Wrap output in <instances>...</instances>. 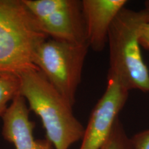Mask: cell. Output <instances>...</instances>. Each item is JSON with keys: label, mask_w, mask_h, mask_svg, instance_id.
<instances>
[{"label": "cell", "mask_w": 149, "mask_h": 149, "mask_svg": "<svg viewBox=\"0 0 149 149\" xmlns=\"http://www.w3.org/2000/svg\"><path fill=\"white\" fill-rule=\"evenodd\" d=\"M130 149H149V129L139 132L130 138Z\"/></svg>", "instance_id": "11"}, {"label": "cell", "mask_w": 149, "mask_h": 149, "mask_svg": "<svg viewBox=\"0 0 149 149\" xmlns=\"http://www.w3.org/2000/svg\"><path fill=\"white\" fill-rule=\"evenodd\" d=\"M101 149H130V138L126 135L120 117L115 122L109 139Z\"/></svg>", "instance_id": "10"}, {"label": "cell", "mask_w": 149, "mask_h": 149, "mask_svg": "<svg viewBox=\"0 0 149 149\" xmlns=\"http://www.w3.org/2000/svg\"><path fill=\"white\" fill-rule=\"evenodd\" d=\"M145 8L149 11V1H146L144 3Z\"/></svg>", "instance_id": "13"}, {"label": "cell", "mask_w": 149, "mask_h": 149, "mask_svg": "<svg viewBox=\"0 0 149 149\" xmlns=\"http://www.w3.org/2000/svg\"><path fill=\"white\" fill-rule=\"evenodd\" d=\"M126 0H82L87 42L97 53L103 51L108 44L109 30Z\"/></svg>", "instance_id": "7"}, {"label": "cell", "mask_w": 149, "mask_h": 149, "mask_svg": "<svg viewBox=\"0 0 149 149\" xmlns=\"http://www.w3.org/2000/svg\"><path fill=\"white\" fill-rule=\"evenodd\" d=\"M46 39L22 0H0V75L37 68L33 55Z\"/></svg>", "instance_id": "3"}, {"label": "cell", "mask_w": 149, "mask_h": 149, "mask_svg": "<svg viewBox=\"0 0 149 149\" xmlns=\"http://www.w3.org/2000/svg\"><path fill=\"white\" fill-rule=\"evenodd\" d=\"M89 48L88 43L49 38L41 43L33 55L34 66L72 107Z\"/></svg>", "instance_id": "4"}, {"label": "cell", "mask_w": 149, "mask_h": 149, "mask_svg": "<svg viewBox=\"0 0 149 149\" xmlns=\"http://www.w3.org/2000/svg\"><path fill=\"white\" fill-rule=\"evenodd\" d=\"M19 94L40 118L46 139L55 149H68L82 139L85 128L76 118L72 107L37 68L18 76Z\"/></svg>", "instance_id": "1"}, {"label": "cell", "mask_w": 149, "mask_h": 149, "mask_svg": "<svg viewBox=\"0 0 149 149\" xmlns=\"http://www.w3.org/2000/svg\"><path fill=\"white\" fill-rule=\"evenodd\" d=\"M29 113L25 99L19 93L1 116L3 138L12 143L15 149H53L48 139L34 138L35 124L30 120Z\"/></svg>", "instance_id": "8"}, {"label": "cell", "mask_w": 149, "mask_h": 149, "mask_svg": "<svg viewBox=\"0 0 149 149\" xmlns=\"http://www.w3.org/2000/svg\"><path fill=\"white\" fill-rule=\"evenodd\" d=\"M41 31L53 40L87 42L81 1L22 0Z\"/></svg>", "instance_id": "5"}, {"label": "cell", "mask_w": 149, "mask_h": 149, "mask_svg": "<svg viewBox=\"0 0 149 149\" xmlns=\"http://www.w3.org/2000/svg\"><path fill=\"white\" fill-rule=\"evenodd\" d=\"M129 91L116 78L107 77V88L93 108L79 149H101L109 139Z\"/></svg>", "instance_id": "6"}, {"label": "cell", "mask_w": 149, "mask_h": 149, "mask_svg": "<svg viewBox=\"0 0 149 149\" xmlns=\"http://www.w3.org/2000/svg\"><path fill=\"white\" fill-rule=\"evenodd\" d=\"M19 93V79L17 76L0 75V117L8 109V102Z\"/></svg>", "instance_id": "9"}, {"label": "cell", "mask_w": 149, "mask_h": 149, "mask_svg": "<svg viewBox=\"0 0 149 149\" xmlns=\"http://www.w3.org/2000/svg\"><path fill=\"white\" fill-rule=\"evenodd\" d=\"M139 42L141 47L149 50V16L139 30Z\"/></svg>", "instance_id": "12"}, {"label": "cell", "mask_w": 149, "mask_h": 149, "mask_svg": "<svg viewBox=\"0 0 149 149\" xmlns=\"http://www.w3.org/2000/svg\"><path fill=\"white\" fill-rule=\"evenodd\" d=\"M149 16L146 8L137 11L124 7L109 30V68L107 77L118 80L128 91L149 92V70L139 42V30Z\"/></svg>", "instance_id": "2"}]
</instances>
